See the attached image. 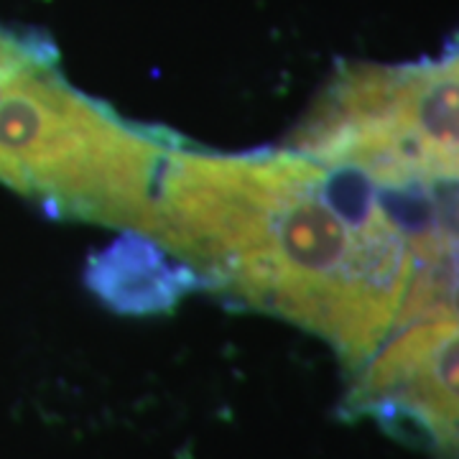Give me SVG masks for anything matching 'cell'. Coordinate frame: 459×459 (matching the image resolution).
<instances>
[{
    "instance_id": "277c9868",
    "label": "cell",
    "mask_w": 459,
    "mask_h": 459,
    "mask_svg": "<svg viewBox=\"0 0 459 459\" xmlns=\"http://www.w3.org/2000/svg\"><path fill=\"white\" fill-rule=\"evenodd\" d=\"M344 411L459 457V322L398 329L355 370Z\"/></svg>"
},
{
    "instance_id": "3957f363",
    "label": "cell",
    "mask_w": 459,
    "mask_h": 459,
    "mask_svg": "<svg viewBox=\"0 0 459 459\" xmlns=\"http://www.w3.org/2000/svg\"><path fill=\"white\" fill-rule=\"evenodd\" d=\"M289 151L373 181H459V49L429 65L344 66Z\"/></svg>"
},
{
    "instance_id": "6da1fadb",
    "label": "cell",
    "mask_w": 459,
    "mask_h": 459,
    "mask_svg": "<svg viewBox=\"0 0 459 459\" xmlns=\"http://www.w3.org/2000/svg\"><path fill=\"white\" fill-rule=\"evenodd\" d=\"M148 238L192 263L210 289L325 337L352 370L394 332L413 268L373 181L296 151L171 146Z\"/></svg>"
},
{
    "instance_id": "7a4b0ae2",
    "label": "cell",
    "mask_w": 459,
    "mask_h": 459,
    "mask_svg": "<svg viewBox=\"0 0 459 459\" xmlns=\"http://www.w3.org/2000/svg\"><path fill=\"white\" fill-rule=\"evenodd\" d=\"M171 146L69 87L51 51L0 95V181L65 214L148 235Z\"/></svg>"
},
{
    "instance_id": "8992f818",
    "label": "cell",
    "mask_w": 459,
    "mask_h": 459,
    "mask_svg": "<svg viewBox=\"0 0 459 459\" xmlns=\"http://www.w3.org/2000/svg\"><path fill=\"white\" fill-rule=\"evenodd\" d=\"M416 322H459V250L413 263L394 332Z\"/></svg>"
},
{
    "instance_id": "5b68a950",
    "label": "cell",
    "mask_w": 459,
    "mask_h": 459,
    "mask_svg": "<svg viewBox=\"0 0 459 459\" xmlns=\"http://www.w3.org/2000/svg\"><path fill=\"white\" fill-rule=\"evenodd\" d=\"M84 283L117 314H164L184 296L210 289V281L192 263L171 255L159 240L128 232L87 261Z\"/></svg>"
}]
</instances>
